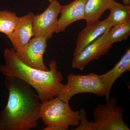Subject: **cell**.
<instances>
[{
  "label": "cell",
  "mask_w": 130,
  "mask_h": 130,
  "mask_svg": "<svg viewBox=\"0 0 130 130\" xmlns=\"http://www.w3.org/2000/svg\"><path fill=\"white\" fill-rule=\"evenodd\" d=\"M35 15L33 13L30 12L25 16L19 17L14 30L7 36L15 51L25 46L34 36L32 22Z\"/></svg>",
  "instance_id": "10"
},
{
  "label": "cell",
  "mask_w": 130,
  "mask_h": 130,
  "mask_svg": "<svg viewBox=\"0 0 130 130\" xmlns=\"http://www.w3.org/2000/svg\"><path fill=\"white\" fill-rule=\"evenodd\" d=\"M19 17L15 13L8 11H0V32L8 36L16 27Z\"/></svg>",
  "instance_id": "16"
},
{
  "label": "cell",
  "mask_w": 130,
  "mask_h": 130,
  "mask_svg": "<svg viewBox=\"0 0 130 130\" xmlns=\"http://www.w3.org/2000/svg\"><path fill=\"white\" fill-rule=\"evenodd\" d=\"M123 4L126 5H130V0H123Z\"/></svg>",
  "instance_id": "18"
},
{
  "label": "cell",
  "mask_w": 130,
  "mask_h": 130,
  "mask_svg": "<svg viewBox=\"0 0 130 130\" xmlns=\"http://www.w3.org/2000/svg\"><path fill=\"white\" fill-rule=\"evenodd\" d=\"M110 14L108 17L112 26L130 20V6L120 4L115 0H111Z\"/></svg>",
  "instance_id": "14"
},
{
  "label": "cell",
  "mask_w": 130,
  "mask_h": 130,
  "mask_svg": "<svg viewBox=\"0 0 130 130\" xmlns=\"http://www.w3.org/2000/svg\"><path fill=\"white\" fill-rule=\"evenodd\" d=\"M67 83L59 95L64 102H69L74 96L82 93L94 94L106 98L107 93L99 75L94 73L86 75L70 73L67 77Z\"/></svg>",
  "instance_id": "4"
},
{
  "label": "cell",
  "mask_w": 130,
  "mask_h": 130,
  "mask_svg": "<svg viewBox=\"0 0 130 130\" xmlns=\"http://www.w3.org/2000/svg\"><path fill=\"white\" fill-rule=\"evenodd\" d=\"M47 40L41 37L31 39L27 44L15 51L21 62L28 67L43 71H48L43 61V55L47 45Z\"/></svg>",
  "instance_id": "7"
},
{
  "label": "cell",
  "mask_w": 130,
  "mask_h": 130,
  "mask_svg": "<svg viewBox=\"0 0 130 130\" xmlns=\"http://www.w3.org/2000/svg\"><path fill=\"white\" fill-rule=\"evenodd\" d=\"M4 57L5 64L0 66V72L5 76L16 77L30 85L36 91L41 103L59 96L65 86L61 83L63 76L55 60L50 61L48 71H43L22 63L13 48L5 49Z\"/></svg>",
  "instance_id": "2"
},
{
  "label": "cell",
  "mask_w": 130,
  "mask_h": 130,
  "mask_svg": "<svg viewBox=\"0 0 130 130\" xmlns=\"http://www.w3.org/2000/svg\"><path fill=\"white\" fill-rule=\"evenodd\" d=\"M54 1V0H49V1L50 2L52 1Z\"/></svg>",
  "instance_id": "19"
},
{
  "label": "cell",
  "mask_w": 130,
  "mask_h": 130,
  "mask_svg": "<svg viewBox=\"0 0 130 130\" xmlns=\"http://www.w3.org/2000/svg\"><path fill=\"white\" fill-rule=\"evenodd\" d=\"M130 35V20L112 26L107 32L106 38L109 42L114 43L127 40Z\"/></svg>",
  "instance_id": "15"
},
{
  "label": "cell",
  "mask_w": 130,
  "mask_h": 130,
  "mask_svg": "<svg viewBox=\"0 0 130 130\" xmlns=\"http://www.w3.org/2000/svg\"><path fill=\"white\" fill-rule=\"evenodd\" d=\"M79 123L74 130H96L94 122H90L86 118V112L85 109H81L79 111Z\"/></svg>",
  "instance_id": "17"
},
{
  "label": "cell",
  "mask_w": 130,
  "mask_h": 130,
  "mask_svg": "<svg viewBox=\"0 0 130 130\" xmlns=\"http://www.w3.org/2000/svg\"><path fill=\"white\" fill-rule=\"evenodd\" d=\"M111 0H87L85 19L87 24L99 21L103 14L109 9Z\"/></svg>",
  "instance_id": "13"
},
{
  "label": "cell",
  "mask_w": 130,
  "mask_h": 130,
  "mask_svg": "<svg viewBox=\"0 0 130 130\" xmlns=\"http://www.w3.org/2000/svg\"><path fill=\"white\" fill-rule=\"evenodd\" d=\"M108 31L85 47L80 53L73 57L72 62L73 68L83 71L91 61L98 59L111 48L113 44L106 38Z\"/></svg>",
  "instance_id": "8"
},
{
  "label": "cell",
  "mask_w": 130,
  "mask_h": 130,
  "mask_svg": "<svg viewBox=\"0 0 130 130\" xmlns=\"http://www.w3.org/2000/svg\"><path fill=\"white\" fill-rule=\"evenodd\" d=\"M7 104L0 112V130H31L41 118V103L32 87L16 77L6 76Z\"/></svg>",
  "instance_id": "1"
},
{
  "label": "cell",
  "mask_w": 130,
  "mask_h": 130,
  "mask_svg": "<svg viewBox=\"0 0 130 130\" xmlns=\"http://www.w3.org/2000/svg\"><path fill=\"white\" fill-rule=\"evenodd\" d=\"M112 27L109 19L87 24L86 27L79 32L76 43L73 56L77 55L85 47L96 40Z\"/></svg>",
  "instance_id": "9"
},
{
  "label": "cell",
  "mask_w": 130,
  "mask_h": 130,
  "mask_svg": "<svg viewBox=\"0 0 130 130\" xmlns=\"http://www.w3.org/2000/svg\"><path fill=\"white\" fill-rule=\"evenodd\" d=\"M61 6L58 0H54L50 2L48 6L41 14L35 15L32 27L35 37L47 40L51 38L57 29L58 16Z\"/></svg>",
  "instance_id": "6"
},
{
  "label": "cell",
  "mask_w": 130,
  "mask_h": 130,
  "mask_svg": "<svg viewBox=\"0 0 130 130\" xmlns=\"http://www.w3.org/2000/svg\"><path fill=\"white\" fill-rule=\"evenodd\" d=\"M87 0H74L65 6H61V16L58 20L56 32H63L73 23L85 19V6Z\"/></svg>",
  "instance_id": "11"
},
{
  "label": "cell",
  "mask_w": 130,
  "mask_h": 130,
  "mask_svg": "<svg viewBox=\"0 0 130 130\" xmlns=\"http://www.w3.org/2000/svg\"><path fill=\"white\" fill-rule=\"evenodd\" d=\"M41 118L47 125L44 130H68L79 124V111L73 110L69 102L57 96L41 103Z\"/></svg>",
  "instance_id": "3"
},
{
  "label": "cell",
  "mask_w": 130,
  "mask_h": 130,
  "mask_svg": "<svg viewBox=\"0 0 130 130\" xmlns=\"http://www.w3.org/2000/svg\"><path fill=\"white\" fill-rule=\"evenodd\" d=\"M130 71V48L129 47L112 69L106 73L99 75L107 93L106 101L109 98L110 91L115 81L124 73Z\"/></svg>",
  "instance_id": "12"
},
{
  "label": "cell",
  "mask_w": 130,
  "mask_h": 130,
  "mask_svg": "<svg viewBox=\"0 0 130 130\" xmlns=\"http://www.w3.org/2000/svg\"><path fill=\"white\" fill-rule=\"evenodd\" d=\"M124 110L115 98H109L106 104L98 105L93 111L96 130H130L123 119Z\"/></svg>",
  "instance_id": "5"
}]
</instances>
